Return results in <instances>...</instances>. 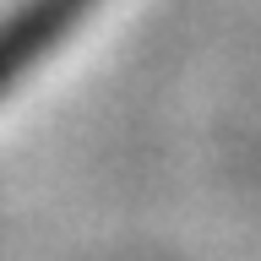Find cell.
<instances>
[{
	"mask_svg": "<svg viewBox=\"0 0 261 261\" xmlns=\"http://www.w3.org/2000/svg\"><path fill=\"white\" fill-rule=\"evenodd\" d=\"M87 6H93V0H28V6L0 28V82H11L28 60H38L49 49V38L65 33Z\"/></svg>",
	"mask_w": 261,
	"mask_h": 261,
	"instance_id": "obj_1",
	"label": "cell"
}]
</instances>
